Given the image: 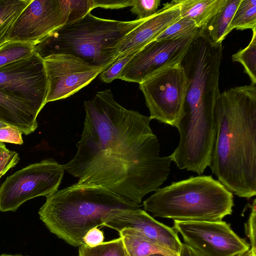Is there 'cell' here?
<instances>
[{
  "mask_svg": "<svg viewBox=\"0 0 256 256\" xmlns=\"http://www.w3.org/2000/svg\"><path fill=\"white\" fill-rule=\"evenodd\" d=\"M85 118L77 152L64 170L76 184L102 186L140 204L168 178L172 158L161 156L150 116L128 110L112 90L98 92L84 103Z\"/></svg>",
  "mask_w": 256,
  "mask_h": 256,
  "instance_id": "obj_1",
  "label": "cell"
},
{
  "mask_svg": "<svg viewBox=\"0 0 256 256\" xmlns=\"http://www.w3.org/2000/svg\"><path fill=\"white\" fill-rule=\"evenodd\" d=\"M216 135L208 166L232 194H256V84L230 88L214 108Z\"/></svg>",
  "mask_w": 256,
  "mask_h": 256,
  "instance_id": "obj_2",
  "label": "cell"
},
{
  "mask_svg": "<svg viewBox=\"0 0 256 256\" xmlns=\"http://www.w3.org/2000/svg\"><path fill=\"white\" fill-rule=\"evenodd\" d=\"M222 50V43L212 42L201 28L181 62L188 84L176 127L180 135L176 150L184 156L201 158L211 154L216 135L214 108L220 94Z\"/></svg>",
  "mask_w": 256,
  "mask_h": 256,
  "instance_id": "obj_3",
  "label": "cell"
},
{
  "mask_svg": "<svg viewBox=\"0 0 256 256\" xmlns=\"http://www.w3.org/2000/svg\"><path fill=\"white\" fill-rule=\"evenodd\" d=\"M46 198L38 211L40 219L50 232L74 246L84 244L90 230L140 207L100 186L75 184Z\"/></svg>",
  "mask_w": 256,
  "mask_h": 256,
  "instance_id": "obj_4",
  "label": "cell"
},
{
  "mask_svg": "<svg viewBox=\"0 0 256 256\" xmlns=\"http://www.w3.org/2000/svg\"><path fill=\"white\" fill-rule=\"evenodd\" d=\"M146 20L120 21L90 12L53 32L35 45L34 51L42 58L52 54H71L106 69L120 56L117 46L122 40Z\"/></svg>",
  "mask_w": 256,
  "mask_h": 256,
  "instance_id": "obj_5",
  "label": "cell"
},
{
  "mask_svg": "<svg viewBox=\"0 0 256 256\" xmlns=\"http://www.w3.org/2000/svg\"><path fill=\"white\" fill-rule=\"evenodd\" d=\"M234 206L233 194L212 176L174 182L143 202L154 216L180 222L222 221Z\"/></svg>",
  "mask_w": 256,
  "mask_h": 256,
  "instance_id": "obj_6",
  "label": "cell"
},
{
  "mask_svg": "<svg viewBox=\"0 0 256 256\" xmlns=\"http://www.w3.org/2000/svg\"><path fill=\"white\" fill-rule=\"evenodd\" d=\"M64 174L61 164L48 158L8 176L0 186V211H16L26 201L58 190Z\"/></svg>",
  "mask_w": 256,
  "mask_h": 256,
  "instance_id": "obj_7",
  "label": "cell"
},
{
  "mask_svg": "<svg viewBox=\"0 0 256 256\" xmlns=\"http://www.w3.org/2000/svg\"><path fill=\"white\" fill-rule=\"evenodd\" d=\"M188 84L181 63L161 70L139 84L151 120L176 127L182 114Z\"/></svg>",
  "mask_w": 256,
  "mask_h": 256,
  "instance_id": "obj_8",
  "label": "cell"
},
{
  "mask_svg": "<svg viewBox=\"0 0 256 256\" xmlns=\"http://www.w3.org/2000/svg\"><path fill=\"white\" fill-rule=\"evenodd\" d=\"M0 90L24 102L38 115L48 90L44 62L35 51L0 68Z\"/></svg>",
  "mask_w": 256,
  "mask_h": 256,
  "instance_id": "obj_9",
  "label": "cell"
},
{
  "mask_svg": "<svg viewBox=\"0 0 256 256\" xmlns=\"http://www.w3.org/2000/svg\"><path fill=\"white\" fill-rule=\"evenodd\" d=\"M174 228L184 244L202 256H238L249 251L250 245L224 221L174 220Z\"/></svg>",
  "mask_w": 256,
  "mask_h": 256,
  "instance_id": "obj_10",
  "label": "cell"
},
{
  "mask_svg": "<svg viewBox=\"0 0 256 256\" xmlns=\"http://www.w3.org/2000/svg\"><path fill=\"white\" fill-rule=\"evenodd\" d=\"M68 15L67 0H31L13 24L8 41L36 45L66 24Z\"/></svg>",
  "mask_w": 256,
  "mask_h": 256,
  "instance_id": "obj_11",
  "label": "cell"
},
{
  "mask_svg": "<svg viewBox=\"0 0 256 256\" xmlns=\"http://www.w3.org/2000/svg\"><path fill=\"white\" fill-rule=\"evenodd\" d=\"M170 40H154L134 56L118 78L138 84L155 73L180 64L200 32Z\"/></svg>",
  "mask_w": 256,
  "mask_h": 256,
  "instance_id": "obj_12",
  "label": "cell"
},
{
  "mask_svg": "<svg viewBox=\"0 0 256 256\" xmlns=\"http://www.w3.org/2000/svg\"><path fill=\"white\" fill-rule=\"evenodd\" d=\"M43 59L48 81L46 104L71 96L106 70L71 54H52Z\"/></svg>",
  "mask_w": 256,
  "mask_h": 256,
  "instance_id": "obj_13",
  "label": "cell"
},
{
  "mask_svg": "<svg viewBox=\"0 0 256 256\" xmlns=\"http://www.w3.org/2000/svg\"><path fill=\"white\" fill-rule=\"evenodd\" d=\"M118 232L130 229L149 241L170 250L178 255L182 243L174 228L154 218L140 208L129 210L112 218L104 224Z\"/></svg>",
  "mask_w": 256,
  "mask_h": 256,
  "instance_id": "obj_14",
  "label": "cell"
},
{
  "mask_svg": "<svg viewBox=\"0 0 256 256\" xmlns=\"http://www.w3.org/2000/svg\"><path fill=\"white\" fill-rule=\"evenodd\" d=\"M180 18L179 6L174 0L166 2L154 16L125 36L117 46L120 56L141 50Z\"/></svg>",
  "mask_w": 256,
  "mask_h": 256,
  "instance_id": "obj_15",
  "label": "cell"
},
{
  "mask_svg": "<svg viewBox=\"0 0 256 256\" xmlns=\"http://www.w3.org/2000/svg\"><path fill=\"white\" fill-rule=\"evenodd\" d=\"M37 116L28 104L0 90V122L28 135L38 126Z\"/></svg>",
  "mask_w": 256,
  "mask_h": 256,
  "instance_id": "obj_16",
  "label": "cell"
},
{
  "mask_svg": "<svg viewBox=\"0 0 256 256\" xmlns=\"http://www.w3.org/2000/svg\"><path fill=\"white\" fill-rule=\"evenodd\" d=\"M226 0H174L181 17L194 22L200 28L205 27L210 18L222 8Z\"/></svg>",
  "mask_w": 256,
  "mask_h": 256,
  "instance_id": "obj_17",
  "label": "cell"
},
{
  "mask_svg": "<svg viewBox=\"0 0 256 256\" xmlns=\"http://www.w3.org/2000/svg\"><path fill=\"white\" fill-rule=\"evenodd\" d=\"M241 0H226L202 29L214 43H222L230 32L229 27Z\"/></svg>",
  "mask_w": 256,
  "mask_h": 256,
  "instance_id": "obj_18",
  "label": "cell"
},
{
  "mask_svg": "<svg viewBox=\"0 0 256 256\" xmlns=\"http://www.w3.org/2000/svg\"><path fill=\"white\" fill-rule=\"evenodd\" d=\"M118 232L129 256H148L153 254L180 256L174 252L149 241L130 229H124Z\"/></svg>",
  "mask_w": 256,
  "mask_h": 256,
  "instance_id": "obj_19",
  "label": "cell"
},
{
  "mask_svg": "<svg viewBox=\"0 0 256 256\" xmlns=\"http://www.w3.org/2000/svg\"><path fill=\"white\" fill-rule=\"evenodd\" d=\"M31 0H0V48L8 42L14 21Z\"/></svg>",
  "mask_w": 256,
  "mask_h": 256,
  "instance_id": "obj_20",
  "label": "cell"
},
{
  "mask_svg": "<svg viewBox=\"0 0 256 256\" xmlns=\"http://www.w3.org/2000/svg\"><path fill=\"white\" fill-rule=\"evenodd\" d=\"M256 28V0H241L231 20L229 30Z\"/></svg>",
  "mask_w": 256,
  "mask_h": 256,
  "instance_id": "obj_21",
  "label": "cell"
},
{
  "mask_svg": "<svg viewBox=\"0 0 256 256\" xmlns=\"http://www.w3.org/2000/svg\"><path fill=\"white\" fill-rule=\"evenodd\" d=\"M252 36L248 46L232 56L233 62L240 63L252 84H256V28L252 30Z\"/></svg>",
  "mask_w": 256,
  "mask_h": 256,
  "instance_id": "obj_22",
  "label": "cell"
},
{
  "mask_svg": "<svg viewBox=\"0 0 256 256\" xmlns=\"http://www.w3.org/2000/svg\"><path fill=\"white\" fill-rule=\"evenodd\" d=\"M78 252V256H126L121 237L92 248L83 244Z\"/></svg>",
  "mask_w": 256,
  "mask_h": 256,
  "instance_id": "obj_23",
  "label": "cell"
},
{
  "mask_svg": "<svg viewBox=\"0 0 256 256\" xmlns=\"http://www.w3.org/2000/svg\"><path fill=\"white\" fill-rule=\"evenodd\" d=\"M34 48L32 44L8 41L0 48V68L30 55Z\"/></svg>",
  "mask_w": 256,
  "mask_h": 256,
  "instance_id": "obj_24",
  "label": "cell"
},
{
  "mask_svg": "<svg viewBox=\"0 0 256 256\" xmlns=\"http://www.w3.org/2000/svg\"><path fill=\"white\" fill-rule=\"evenodd\" d=\"M194 22L186 17H181L170 26L155 40H170L186 36L199 30Z\"/></svg>",
  "mask_w": 256,
  "mask_h": 256,
  "instance_id": "obj_25",
  "label": "cell"
},
{
  "mask_svg": "<svg viewBox=\"0 0 256 256\" xmlns=\"http://www.w3.org/2000/svg\"><path fill=\"white\" fill-rule=\"evenodd\" d=\"M139 51V50L130 51L120 55L112 64L100 74V80L104 82L110 83L114 80L118 78L124 66Z\"/></svg>",
  "mask_w": 256,
  "mask_h": 256,
  "instance_id": "obj_26",
  "label": "cell"
},
{
  "mask_svg": "<svg viewBox=\"0 0 256 256\" xmlns=\"http://www.w3.org/2000/svg\"><path fill=\"white\" fill-rule=\"evenodd\" d=\"M160 0H134L130 12L138 20H146L154 16L160 6Z\"/></svg>",
  "mask_w": 256,
  "mask_h": 256,
  "instance_id": "obj_27",
  "label": "cell"
},
{
  "mask_svg": "<svg viewBox=\"0 0 256 256\" xmlns=\"http://www.w3.org/2000/svg\"><path fill=\"white\" fill-rule=\"evenodd\" d=\"M67 0L69 6V15L67 23L83 18L94 8L93 0Z\"/></svg>",
  "mask_w": 256,
  "mask_h": 256,
  "instance_id": "obj_28",
  "label": "cell"
},
{
  "mask_svg": "<svg viewBox=\"0 0 256 256\" xmlns=\"http://www.w3.org/2000/svg\"><path fill=\"white\" fill-rule=\"evenodd\" d=\"M20 160L18 154L7 148L0 142V178L9 170L14 167Z\"/></svg>",
  "mask_w": 256,
  "mask_h": 256,
  "instance_id": "obj_29",
  "label": "cell"
},
{
  "mask_svg": "<svg viewBox=\"0 0 256 256\" xmlns=\"http://www.w3.org/2000/svg\"><path fill=\"white\" fill-rule=\"evenodd\" d=\"M251 209L250 216L247 222L245 224V232L250 241L251 248L250 250L252 254L256 256V200L254 199L252 204L250 206Z\"/></svg>",
  "mask_w": 256,
  "mask_h": 256,
  "instance_id": "obj_30",
  "label": "cell"
},
{
  "mask_svg": "<svg viewBox=\"0 0 256 256\" xmlns=\"http://www.w3.org/2000/svg\"><path fill=\"white\" fill-rule=\"evenodd\" d=\"M22 134L18 130L10 126L0 128V142L22 144L24 142Z\"/></svg>",
  "mask_w": 256,
  "mask_h": 256,
  "instance_id": "obj_31",
  "label": "cell"
},
{
  "mask_svg": "<svg viewBox=\"0 0 256 256\" xmlns=\"http://www.w3.org/2000/svg\"><path fill=\"white\" fill-rule=\"evenodd\" d=\"M134 0H93L94 7L106 9H119L132 6Z\"/></svg>",
  "mask_w": 256,
  "mask_h": 256,
  "instance_id": "obj_32",
  "label": "cell"
},
{
  "mask_svg": "<svg viewBox=\"0 0 256 256\" xmlns=\"http://www.w3.org/2000/svg\"><path fill=\"white\" fill-rule=\"evenodd\" d=\"M94 227L90 230L84 236L83 242L84 244L90 247H94L104 242V234L102 231Z\"/></svg>",
  "mask_w": 256,
  "mask_h": 256,
  "instance_id": "obj_33",
  "label": "cell"
},
{
  "mask_svg": "<svg viewBox=\"0 0 256 256\" xmlns=\"http://www.w3.org/2000/svg\"><path fill=\"white\" fill-rule=\"evenodd\" d=\"M180 256H202L196 251L194 250L191 247L183 244L182 245V250L180 252Z\"/></svg>",
  "mask_w": 256,
  "mask_h": 256,
  "instance_id": "obj_34",
  "label": "cell"
},
{
  "mask_svg": "<svg viewBox=\"0 0 256 256\" xmlns=\"http://www.w3.org/2000/svg\"><path fill=\"white\" fill-rule=\"evenodd\" d=\"M256 256V255H254V254H252V253L251 252L250 250H249V251H248V252H246L245 254H241V255H240V256Z\"/></svg>",
  "mask_w": 256,
  "mask_h": 256,
  "instance_id": "obj_35",
  "label": "cell"
},
{
  "mask_svg": "<svg viewBox=\"0 0 256 256\" xmlns=\"http://www.w3.org/2000/svg\"><path fill=\"white\" fill-rule=\"evenodd\" d=\"M7 126H8L4 123H3V122H0V128H4V127H6Z\"/></svg>",
  "mask_w": 256,
  "mask_h": 256,
  "instance_id": "obj_36",
  "label": "cell"
},
{
  "mask_svg": "<svg viewBox=\"0 0 256 256\" xmlns=\"http://www.w3.org/2000/svg\"><path fill=\"white\" fill-rule=\"evenodd\" d=\"M148 256H165L163 255L162 254H150Z\"/></svg>",
  "mask_w": 256,
  "mask_h": 256,
  "instance_id": "obj_37",
  "label": "cell"
},
{
  "mask_svg": "<svg viewBox=\"0 0 256 256\" xmlns=\"http://www.w3.org/2000/svg\"><path fill=\"white\" fill-rule=\"evenodd\" d=\"M0 256H22L20 255H10V254H3L2 255H0Z\"/></svg>",
  "mask_w": 256,
  "mask_h": 256,
  "instance_id": "obj_38",
  "label": "cell"
},
{
  "mask_svg": "<svg viewBox=\"0 0 256 256\" xmlns=\"http://www.w3.org/2000/svg\"><path fill=\"white\" fill-rule=\"evenodd\" d=\"M126 256H129L128 254H127L126 252Z\"/></svg>",
  "mask_w": 256,
  "mask_h": 256,
  "instance_id": "obj_39",
  "label": "cell"
},
{
  "mask_svg": "<svg viewBox=\"0 0 256 256\" xmlns=\"http://www.w3.org/2000/svg\"></svg>",
  "mask_w": 256,
  "mask_h": 256,
  "instance_id": "obj_40",
  "label": "cell"
}]
</instances>
